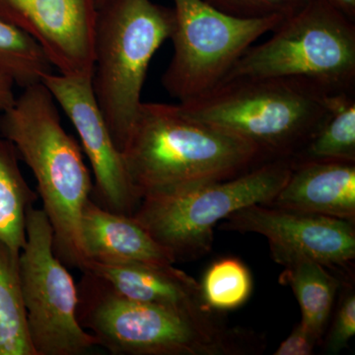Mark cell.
Returning <instances> with one entry per match:
<instances>
[{"instance_id":"obj_1","label":"cell","mask_w":355,"mask_h":355,"mask_svg":"<svg viewBox=\"0 0 355 355\" xmlns=\"http://www.w3.org/2000/svg\"><path fill=\"white\" fill-rule=\"evenodd\" d=\"M0 137L13 144L36 179L58 258L83 270L88 259L80 219L92 195V178L83 149L65 132L57 102L43 83L23 88L12 106L0 114Z\"/></svg>"},{"instance_id":"obj_2","label":"cell","mask_w":355,"mask_h":355,"mask_svg":"<svg viewBox=\"0 0 355 355\" xmlns=\"http://www.w3.org/2000/svg\"><path fill=\"white\" fill-rule=\"evenodd\" d=\"M123 155L140 200L236 177L268 160L253 144L191 118L179 104L146 102Z\"/></svg>"},{"instance_id":"obj_3","label":"cell","mask_w":355,"mask_h":355,"mask_svg":"<svg viewBox=\"0 0 355 355\" xmlns=\"http://www.w3.org/2000/svg\"><path fill=\"white\" fill-rule=\"evenodd\" d=\"M77 318L116 355H243L256 354L259 336L229 328L216 312H186L121 297L89 273L78 286Z\"/></svg>"},{"instance_id":"obj_4","label":"cell","mask_w":355,"mask_h":355,"mask_svg":"<svg viewBox=\"0 0 355 355\" xmlns=\"http://www.w3.org/2000/svg\"><path fill=\"white\" fill-rule=\"evenodd\" d=\"M334 95L297 79L244 78L178 104L191 118L246 140L272 160L292 158L307 144L326 120Z\"/></svg>"},{"instance_id":"obj_5","label":"cell","mask_w":355,"mask_h":355,"mask_svg":"<svg viewBox=\"0 0 355 355\" xmlns=\"http://www.w3.org/2000/svg\"><path fill=\"white\" fill-rule=\"evenodd\" d=\"M174 11L151 0H107L98 9L91 85L123 153L141 106L149 64L174 28Z\"/></svg>"},{"instance_id":"obj_6","label":"cell","mask_w":355,"mask_h":355,"mask_svg":"<svg viewBox=\"0 0 355 355\" xmlns=\"http://www.w3.org/2000/svg\"><path fill=\"white\" fill-rule=\"evenodd\" d=\"M272 33L250 46L222 83L289 78L331 94L355 90V22L326 0H309Z\"/></svg>"},{"instance_id":"obj_7","label":"cell","mask_w":355,"mask_h":355,"mask_svg":"<svg viewBox=\"0 0 355 355\" xmlns=\"http://www.w3.org/2000/svg\"><path fill=\"white\" fill-rule=\"evenodd\" d=\"M291 158L272 159L238 176L148 193L132 216L179 259L209 253L217 224L237 210L266 205L286 183Z\"/></svg>"},{"instance_id":"obj_8","label":"cell","mask_w":355,"mask_h":355,"mask_svg":"<svg viewBox=\"0 0 355 355\" xmlns=\"http://www.w3.org/2000/svg\"><path fill=\"white\" fill-rule=\"evenodd\" d=\"M173 11L174 53L161 83L179 103L218 86L254 42L284 19L238 17L207 0H174Z\"/></svg>"},{"instance_id":"obj_9","label":"cell","mask_w":355,"mask_h":355,"mask_svg":"<svg viewBox=\"0 0 355 355\" xmlns=\"http://www.w3.org/2000/svg\"><path fill=\"white\" fill-rule=\"evenodd\" d=\"M20 284L28 333L36 355H80L97 345L77 318L78 288L53 250L43 209L29 207L20 252Z\"/></svg>"},{"instance_id":"obj_10","label":"cell","mask_w":355,"mask_h":355,"mask_svg":"<svg viewBox=\"0 0 355 355\" xmlns=\"http://www.w3.org/2000/svg\"><path fill=\"white\" fill-rule=\"evenodd\" d=\"M219 229L263 235L279 265L308 259L327 268H343L355 259L354 222L252 205L233 212Z\"/></svg>"},{"instance_id":"obj_11","label":"cell","mask_w":355,"mask_h":355,"mask_svg":"<svg viewBox=\"0 0 355 355\" xmlns=\"http://www.w3.org/2000/svg\"><path fill=\"white\" fill-rule=\"evenodd\" d=\"M42 83L76 128L94 176L95 202L116 214L132 216L140 197L128 175L123 153L114 144L93 94L90 77L51 72Z\"/></svg>"},{"instance_id":"obj_12","label":"cell","mask_w":355,"mask_h":355,"mask_svg":"<svg viewBox=\"0 0 355 355\" xmlns=\"http://www.w3.org/2000/svg\"><path fill=\"white\" fill-rule=\"evenodd\" d=\"M97 16L96 0H0V19L31 37L64 76L91 78Z\"/></svg>"},{"instance_id":"obj_13","label":"cell","mask_w":355,"mask_h":355,"mask_svg":"<svg viewBox=\"0 0 355 355\" xmlns=\"http://www.w3.org/2000/svg\"><path fill=\"white\" fill-rule=\"evenodd\" d=\"M81 272L130 300L197 314L214 312L203 302L197 280L173 265L89 261Z\"/></svg>"},{"instance_id":"obj_14","label":"cell","mask_w":355,"mask_h":355,"mask_svg":"<svg viewBox=\"0 0 355 355\" xmlns=\"http://www.w3.org/2000/svg\"><path fill=\"white\" fill-rule=\"evenodd\" d=\"M268 207L355 222V162L293 161Z\"/></svg>"},{"instance_id":"obj_15","label":"cell","mask_w":355,"mask_h":355,"mask_svg":"<svg viewBox=\"0 0 355 355\" xmlns=\"http://www.w3.org/2000/svg\"><path fill=\"white\" fill-rule=\"evenodd\" d=\"M80 236L88 261L158 265L177 261L135 217L104 209L91 198L81 214Z\"/></svg>"},{"instance_id":"obj_16","label":"cell","mask_w":355,"mask_h":355,"mask_svg":"<svg viewBox=\"0 0 355 355\" xmlns=\"http://www.w3.org/2000/svg\"><path fill=\"white\" fill-rule=\"evenodd\" d=\"M280 284L291 287L300 306L301 323L321 342L333 313L340 280L317 261L299 259L286 263Z\"/></svg>"},{"instance_id":"obj_17","label":"cell","mask_w":355,"mask_h":355,"mask_svg":"<svg viewBox=\"0 0 355 355\" xmlns=\"http://www.w3.org/2000/svg\"><path fill=\"white\" fill-rule=\"evenodd\" d=\"M18 157L13 144L0 137V239L20 253L26 242V214L38 195L23 176Z\"/></svg>"},{"instance_id":"obj_18","label":"cell","mask_w":355,"mask_h":355,"mask_svg":"<svg viewBox=\"0 0 355 355\" xmlns=\"http://www.w3.org/2000/svg\"><path fill=\"white\" fill-rule=\"evenodd\" d=\"M19 258L0 239V355H36L21 294Z\"/></svg>"},{"instance_id":"obj_19","label":"cell","mask_w":355,"mask_h":355,"mask_svg":"<svg viewBox=\"0 0 355 355\" xmlns=\"http://www.w3.org/2000/svg\"><path fill=\"white\" fill-rule=\"evenodd\" d=\"M293 161L355 162V90L331 97L326 120Z\"/></svg>"},{"instance_id":"obj_20","label":"cell","mask_w":355,"mask_h":355,"mask_svg":"<svg viewBox=\"0 0 355 355\" xmlns=\"http://www.w3.org/2000/svg\"><path fill=\"white\" fill-rule=\"evenodd\" d=\"M53 69L44 51L31 37L0 19V71L10 76L16 86L23 89L41 83Z\"/></svg>"},{"instance_id":"obj_21","label":"cell","mask_w":355,"mask_h":355,"mask_svg":"<svg viewBox=\"0 0 355 355\" xmlns=\"http://www.w3.org/2000/svg\"><path fill=\"white\" fill-rule=\"evenodd\" d=\"M205 304L214 312L241 307L253 291L249 268L237 258H222L212 263L200 284Z\"/></svg>"},{"instance_id":"obj_22","label":"cell","mask_w":355,"mask_h":355,"mask_svg":"<svg viewBox=\"0 0 355 355\" xmlns=\"http://www.w3.org/2000/svg\"><path fill=\"white\" fill-rule=\"evenodd\" d=\"M219 10L242 18L288 17L309 0H207Z\"/></svg>"},{"instance_id":"obj_23","label":"cell","mask_w":355,"mask_h":355,"mask_svg":"<svg viewBox=\"0 0 355 355\" xmlns=\"http://www.w3.org/2000/svg\"><path fill=\"white\" fill-rule=\"evenodd\" d=\"M345 288L340 294L333 323L324 340L327 354H340L355 335L354 287L347 286Z\"/></svg>"},{"instance_id":"obj_24","label":"cell","mask_w":355,"mask_h":355,"mask_svg":"<svg viewBox=\"0 0 355 355\" xmlns=\"http://www.w3.org/2000/svg\"><path fill=\"white\" fill-rule=\"evenodd\" d=\"M320 340L303 324L299 323L294 327L291 335L287 336L277 350L275 355H311Z\"/></svg>"},{"instance_id":"obj_25","label":"cell","mask_w":355,"mask_h":355,"mask_svg":"<svg viewBox=\"0 0 355 355\" xmlns=\"http://www.w3.org/2000/svg\"><path fill=\"white\" fill-rule=\"evenodd\" d=\"M15 86L16 84L10 76L0 71V114L10 108L15 102Z\"/></svg>"},{"instance_id":"obj_26","label":"cell","mask_w":355,"mask_h":355,"mask_svg":"<svg viewBox=\"0 0 355 355\" xmlns=\"http://www.w3.org/2000/svg\"><path fill=\"white\" fill-rule=\"evenodd\" d=\"M345 17L355 22V0H326Z\"/></svg>"},{"instance_id":"obj_27","label":"cell","mask_w":355,"mask_h":355,"mask_svg":"<svg viewBox=\"0 0 355 355\" xmlns=\"http://www.w3.org/2000/svg\"><path fill=\"white\" fill-rule=\"evenodd\" d=\"M107 0H96V2H97V6H98V9L100 8V7H101L103 6V4L105 3V2H106Z\"/></svg>"}]
</instances>
